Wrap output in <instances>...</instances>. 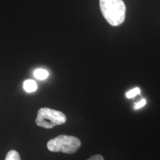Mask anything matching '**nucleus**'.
Listing matches in <instances>:
<instances>
[{
    "mask_svg": "<svg viewBox=\"0 0 160 160\" xmlns=\"http://www.w3.org/2000/svg\"><path fill=\"white\" fill-rule=\"evenodd\" d=\"M102 13L112 26H119L125 19L126 7L122 0H99Z\"/></svg>",
    "mask_w": 160,
    "mask_h": 160,
    "instance_id": "obj_1",
    "label": "nucleus"
},
{
    "mask_svg": "<svg viewBox=\"0 0 160 160\" xmlns=\"http://www.w3.org/2000/svg\"><path fill=\"white\" fill-rule=\"evenodd\" d=\"M81 146V141L77 137L68 135H59L50 139L47 148L51 152H62L65 153H74Z\"/></svg>",
    "mask_w": 160,
    "mask_h": 160,
    "instance_id": "obj_2",
    "label": "nucleus"
},
{
    "mask_svg": "<svg viewBox=\"0 0 160 160\" xmlns=\"http://www.w3.org/2000/svg\"><path fill=\"white\" fill-rule=\"evenodd\" d=\"M66 120L67 118L62 112L48 108H42L38 111L36 124L45 128H53L57 125H63Z\"/></svg>",
    "mask_w": 160,
    "mask_h": 160,
    "instance_id": "obj_3",
    "label": "nucleus"
},
{
    "mask_svg": "<svg viewBox=\"0 0 160 160\" xmlns=\"http://www.w3.org/2000/svg\"><path fill=\"white\" fill-rule=\"evenodd\" d=\"M23 88L28 93H32L37 91V85L34 80L27 79L23 83Z\"/></svg>",
    "mask_w": 160,
    "mask_h": 160,
    "instance_id": "obj_4",
    "label": "nucleus"
},
{
    "mask_svg": "<svg viewBox=\"0 0 160 160\" xmlns=\"http://www.w3.org/2000/svg\"><path fill=\"white\" fill-rule=\"evenodd\" d=\"M33 75H34V77L37 78V79L44 80L47 79L48 77L49 73L48 72V71H46L45 69L39 68V69L35 70Z\"/></svg>",
    "mask_w": 160,
    "mask_h": 160,
    "instance_id": "obj_5",
    "label": "nucleus"
},
{
    "mask_svg": "<svg viewBox=\"0 0 160 160\" xmlns=\"http://www.w3.org/2000/svg\"><path fill=\"white\" fill-rule=\"evenodd\" d=\"M5 160H22L20 158L19 153L17 151L14 150H11L8 151V153L6 155Z\"/></svg>",
    "mask_w": 160,
    "mask_h": 160,
    "instance_id": "obj_6",
    "label": "nucleus"
},
{
    "mask_svg": "<svg viewBox=\"0 0 160 160\" xmlns=\"http://www.w3.org/2000/svg\"><path fill=\"white\" fill-rule=\"evenodd\" d=\"M140 94V89L139 88H135L131 90L128 92L126 93V97L128 99H132V98H134L136 96Z\"/></svg>",
    "mask_w": 160,
    "mask_h": 160,
    "instance_id": "obj_7",
    "label": "nucleus"
},
{
    "mask_svg": "<svg viewBox=\"0 0 160 160\" xmlns=\"http://www.w3.org/2000/svg\"><path fill=\"white\" fill-rule=\"evenodd\" d=\"M145 104H146V100L145 99H141L139 102H136L134 104V109L137 110V109L141 108H142L145 105Z\"/></svg>",
    "mask_w": 160,
    "mask_h": 160,
    "instance_id": "obj_8",
    "label": "nucleus"
},
{
    "mask_svg": "<svg viewBox=\"0 0 160 160\" xmlns=\"http://www.w3.org/2000/svg\"><path fill=\"white\" fill-rule=\"evenodd\" d=\"M87 160H105V159H104V158H103L102 156L97 154V155L93 156V157H91V158H89V159H87Z\"/></svg>",
    "mask_w": 160,
    "mask_h": 160,
    "instance_id": "obj_9",
    "label": "nucleus"
}]
</instances>
